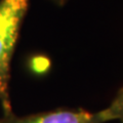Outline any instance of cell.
<instances>
[{
  "instance_id": "cell-1",
  "label": "cell",
  "mask_w": 123,
  "mask_h": 123,
  "mask_svg": "<svg viewBox=\"0 0 123 123\" xmlns=\"http://www.w3.org/2000/svg\"><path fill=\"white\" fill-rule=\"evenodd\" d=\"M30 0L0 1V103L4 114L12 112L9 98L10 65Z\"/></svg>"
},
{
  "instance_id": "cell-4",
  "label": "cell",
  "mask_w": 123,
  "mask_h": 123,
  "mask_svg": "<svg viewBox=\"0 0 123 123\" xmlns=\"http://www.w3.org/2000/svg\"><path fill=\"white\" fill-rule=\"evenodd\" d=\"M49 1H51L53 4H55L56 6H65L67 4V3L70 1V0H49Z\"/></svg>"
},
{
  "instance_id": "cell-2",
  "label": "cell",
  "mask_w": 123,
  "mask_h": 123,
  "mask_svg": "<svg viewBox=\"0 0 123 123\" xmlns=\"http://www.w3.org/2000/svg\"><path fill=\"white\" fill-rule=\"evenodd\" d=\"M0 123H101V121L98 112H90L81 108H61L27 116H17L11 112L3 115Z\"/></svg>"
},
{
  "instance_id": "cell-3",
  "label": "cell",
  "mask_w": 123,
  "mask_h": 123,
  "mask_svg": "<svg viewBox=\"0 0 123 123\" xmlns=\"http://www.w3.org/2000/svg\"><path fill=\"white\" fill-rule=\"evenodd\" d=\"M101 123L109 121H118L123 123V86L117 91L110 105L98 112Z\"/></svg>"
}]
</instances>
